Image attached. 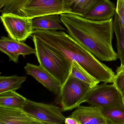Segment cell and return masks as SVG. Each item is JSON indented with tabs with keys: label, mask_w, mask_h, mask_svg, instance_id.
<instances>
[{
	"label": "cell",
	"mask_w": 124,
	"mask_h": 124,
	"mask_svg": "<svg viewBox=\"0 0 124 124\" xmlns=\"http://www.w3.org/2000/svg\"><path fill=\"white\" fill-rule=\"evenodd\" d=\"M85 102L90 105L101 107L124 106L119 91L114 83H107L97 85L92 88Z\"/></svg>",
	"instance_id": "5"
},
{
	"label": "cell",
	"mask_w": 124,
	"mask_h": 124,
	"mask_svg": "<svg viewBox=\"0 0 124 124\" xmlns=\"http://www.w3.org/2000/svg\"><path fill=\"white\" fill-rule=\"evenodd\" d=\"M116 13V7L114 3L109 0H106L96 6L83 17L91 21H106L113 18Z\"/></svg>",
	"instance_id": "12"
},
{
	"label": "cell",
	"mask_w": 124,
	"mask_h": 124,
	"mask_svg": "<svg viewBox=\"0 0 124 124\" xmlns=\"http://www.w3.org/2000/svg\"><path fill=\"white\" fill-rule=\"evenodd\" d=\"M0 19L8 37L16 40L24 42L34 30L32 19L12 13L2 14Z\"/></svg>",
	"instance_id": "7"
},
{
	"label": "cell",
	"mask_w": 124,
	"mask_h": 124,
	"mask_svg": "<svg viewBox=\"0 0 124 124\" xmlns=\"http://www.w3.org/2000/svg\"><path fill=\"white\" fill-rule=\"evenodd\" d=\"M32 0H0V12L2 14H17L19 11Z\"/></svg>",
	"instance_id": "20"
},
{
	"label": "cell",
	"mask_w": 124,
	"mask_h": 124,
	"mask_svg": "<svg viewBox=\"0 0 124 124\" xmlns=\"http://www.w3.org/2000/svg\"><path fill=\"white\" fill-rule=\"evenodd\" d=\"M60 14L46 15L36 17L32 19V26L34 30L62 31L65 29L62 26Z\"/></svg>",
	"instance_id": "13"
},
{
	"label": "cell",
	"mask_w": 124,
	"mask_h": 124,
	"mask_svg": "<svg viewBox=\"0 0 124 124\" xmlns=\"http://www.w3.org/2000/svg\"><path fill=\"white\" fill-rule=\"evenodd\" d=\"M0 124H43L23 108L0 106Z\"/></svg>",
	"instance_id": "9"
},
{
	"label": "cell",
	"mask_w": 124,
	"mask_h": 124,
	"mask_svg": "<svg viewBox=\"0 0 124 124\" xmlns=\"http://www.w3.org/2000/svg\"><path fill=\"white\" fill-rule=\"evenodd\" d=\"M24 69L27 74L32 76L52 93L56 95L59 93L61 87L58 82L40 65L27 63Z\"/></svg>",
	"instance_id": "11"
},
{
	"label": "cell",
	"mask_w": 124,
	"mask_h": 124,
	"mask_svg": "<svg viewBox=\"0 0 124 124\" xmlns=\"http://www.w3.org/2000/svg\"><path fill=\"white\" fill-rule=\"evenodd\" d=\"M93 87L70 75L57 95L55 102L61 105L63 112L71 111L85 102Z\"/></svg>",
	"instance_id": "3"
},
{
	"label": "cell",
	"mask_w": 124,
	"mask_h": 124,
	"mask_svg": "<svg viewBox=\"0 0 124 124\" xmlns=\"http://www.w3.org/2000/svg\"><path fill=\"white\" fill-rule=\"evenodd\" d=\"M71 116L76 119L79 124H110L102 114L101 107L96 106L80 105Z\"/></svg>",
	"instance_id": "10"
},
{
	"label": "cell",
	"mask_w": 124,
	"mask_h": 124,
	"mask_svg": "<svg viewBox=\"0 0 124 124\" xmlns=\"http://www.w3.org/2000/svg\"><path fill=\"white\" fill-rule=\"evenodd\" d=\"M113 25L116 39L117 58L120 59L121 64L122 65L124 64V28L116 13L114 16Z\"/></svg>",
	"instance_id": "16"
},
{
	"label": "cell",
	"mask_w": 124,
	"mask_h": 124,
	"mask_svg": "<svg viewBox=\"0 0 124 124\" xmlns=\"http://www.w3.org/2000/svg\"><path fill=\"white\" fill-rule=\"evenodd\" d=\"M65 124H79L78 121L76 119L70 115L66 118Z\"/></svg>",
	"instance_id": "23"
},
{
	"label": "cell",
	"mask_w": 124,
	"mask_h": 124,
	"mask_svg": "<svg viewBox=\"0 0 124 124\" xmlns=\"http://www.w3.org/2000/svg\"><path fill=\"white\" fill-rule=\"evenodd\" d=\"M116 13L124 28V0H117Z\"/></svg>",
	"instance_id": "21"
},
{
	"label": "cell",
	"mask_w": 124,
	"mask_h": 124,
	"mask_svg": "<svg viewBox=\"0 0 124 124\" xmlns=\"http://www.w3.org/2000/svg\"><path fill=\"white\" fill-rule=\"evenodd\" d=\"M106 0H72V14L83 17L96 6Z\"/></svg>",
	"instance_id": "17"
},
{
	"label": "cell",
	"mask_w": 124,
	"mask_h": 124,
	"mask_svg": "<svg viewBox=\"0 0 124 124\" xmlns=\"http://www.w3.org/2000/svg\"><path fill=\"white\" fill-rule=\"evenodd\" d=\"M60 16L69 34L97 59L105 62L116 60L117 54L112 45L113 18L98 21L72 13Z\"/></svg>",
	"instance_id": "1"
},
{
	"label": "cell",
	"mask_w": 124,
	"mask_h": 124,
	"mask_svg": "<svg viewBox=\"0 0 124 124\" xmlns=\"http://www.w3.org/2000/svg\"><path fill=\"white\" fill-rule=\"evenodd\" d=\"M0 51L9 57V61L19 62L20 55L25 56L36 54L35 48H32L23 42L18 41L10 37H2L0 39Z\"/></svg>",
	"instance_id": "8"
},
{
	"label": "cell",
	"mask_w": 124,
	"mask_h": 124,
	"mask_svg": "<svg viewBox=\"0 0 124 124\" xmlns=\"http://www.w3.org/2000/svg\"><path fill=\"white\" fill-rule=\"evenodd\" d=\"M101 111L103 115L109 121L110 124H124V105L101 107Z\"/></svg>",
	"instance_id": "18"
},
{
	"label": "cell",
	"mask_w": 124,
	"mask_h": 124,
	"mask_svg": "<svg viewBox=\"0 0 124 124\" xmlns=\"http://www.w3.org/2000/svg\"><path fill=\"white\" fill-rule=\"evenodd\" d=\"M23 109L31 116L43 124H65L66 117L62 109L54 104L35 102L27 99Z\"/></svg>",
	"instance_id": "6"
},
{
	"label": "cell",
	"mask_w": 124,
	"mask_h": 124,
	"mask_svg": "<svg viewBox=\"0 0 124 124\" xmlns=\"http://www.w3.org/2000/svg\"><path fill=\"white\" fill-rule=\"evenodd\" d=\"M32 36L39 65L54 77L61 87L70 75L72 61L54 51L37 37Z\"/></svg>",
	"instance_id": "2"
},
{
	"label": "cell",
	"mask_w": 124,
	"mask_h": 124,
	"mask_svg": "<svg viewBox=\"0 0 124 124\" xmlns=\"http://www.w3.org/2000/svg\"><path fill=\"white\" fill-rule=\"evenodd\" d=\"M72 0H32L17 15L33 19L51 14L72 13Z\"/></svg>",
	"instance_id": "4"
},
{
	"label": "cell",
	"mask_w": 124,
	"mask_h": 124,
	"mask_svg": "<svg viewBox=\"0 0 124 124\" xmlns=\"http://www.w3.org/2000/svg\"><path fill=\"white\" fill-rule=\"evenodd\" d=\"M113 83L115 85L121 93L124 105V77L116 75Z\"/></svg>",
	"instance_id": "22"
},
{
	"label": "cell",
	"mask_w": 124,
	"mask_h": 124,
	"mask_svg": "<svg viewBox=\"0 0 124 124\" xmlns=\"http://www.w3.org/2000/svg\"><path fill=\"white\" fill-rule=\"evenodd\" d=\"M27 100L15 91H9L0 93V106L23 108Z\"/></svg>",
	"instance_id": "14"
},
{
	"label": "cell",
	"mask_w": 124,
	"mask_h": 124,
	"mask_svg": "<svg viewBox=\"0 0 124 124\" xmlns=\"http://www.w3.org/2000/svg\"><path fill=\"white\" fill-rule=\"evenodd\" d=\"M70 75L74 77L93 87L98 85L99 80L91 76L77 62L75 61L72 62V67Z\"/></svg>",
	"instance_id": "19"
},
{
	"label": "cell",
	"mask_w": 124,
	"mask_h": 124,
	"mask_svg": "<svg viewBox=\"0 0 124 124\" xmlns=\"http://www.w3.org/2000/svg\"><path fill=\"white\" fill-rule=\"evenodd\" d=\"M27 77L18 75L1 76L0 77V93L9 91H16L21 87L22 83L26 81Z\"/></svg>",
	"instance_id": "15"
},
{
	"label": "cell",
	"mask_w": 124,
	"mask_h": 124,
	"mask_svg": "<svg viewBox=\"0 0 124 124\" xmlns=\"http://www.w3.org/2000/svg\"><path fill=\"white\" fill-rule=\"evenodd\" d=\"M116 75L124 77V64H121L117 68L116 70Z\"/></svg>",
	"instance_id": "24"
}]
</instances>
